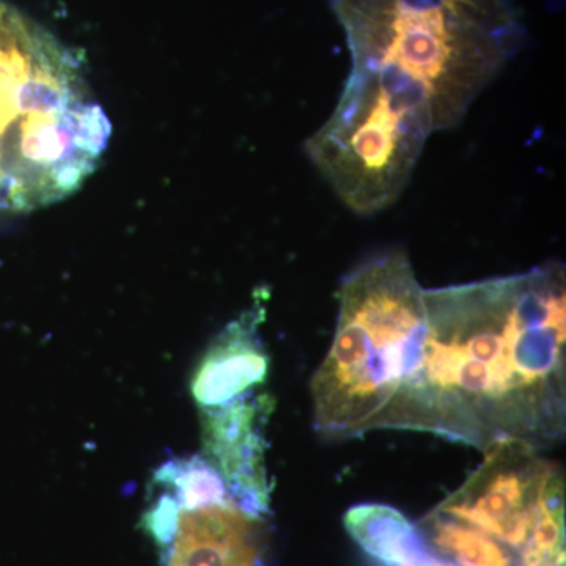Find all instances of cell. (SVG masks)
<instances>
[{"label":"cell","mask_w":566,"mask_h":566,"mask_svg":"<svg viewBox=\"0 0 566 566\" xmlns=\"http://www.w3.org/2000/svg\"><path fill=\"white\" fill-rule=\"evenodd\" d=\"M419 363L379 430L422 431L486 452L545 450L566 431V277L560 263L424 290Z\"/></svg>","instance_id":"obj_1"},{"label":"cell","mask_w":566,"mask_h":566,"mask_svg":"<svg viewBox=\"0 0 566 566\" xmlns=\"http://www.w3.org/2000/svg\"><path fill=\"white\" fill-rule=\"evenodd\" d=\"M111 132L80 52L0 0V210H39L76 192Z\"/></svg>","instance_id":"obj_2"},{"label":"cell","mask_w":566,"mask_h":566,"mask_svg":"<svg viewBox=\"0 0 566 566\" xmlns=\"http://www.w3.org/2000/svg\"><path fill=\"white\" fill-rule=\"evenodd\" d=\"M455 493L403 521L379 566H565V476L521 442L488 449Z\"/></svg>","instance_id":"obj_3"},{"label":"cell","mask_w":566,"mask_h":566,"mask_svg":"<svg viewBox=\"0 0 566 566\" xmlns=\"http://www.w3.org/2000/svg\"><path fill=\"white\" fill-rule=\"evenodd\" d=\"M423 292L400 251L346 275L333 345L311 381L316 433L344 441L379 430L419 363L427 331Z\"/></svg>","instance_id":"obj_4"},{"label":"cell","mask_w":566,"mask_h":566,"mask_svg":"<svg viewBox=\"0 0 566 566\" xmlns=\"http://www.w3.org/2000/svg\"><path fill=\"white\" fill-rule=\"evenodd\" d=\"M353 57L436 65L523 39L512 0H333Z\"/></svg>","instance_id":"obj_5"},{"label":"cell","mask_w":566,"mask_h":566,"mask_svg":"<svg viewBox=\"0 0 566 566\" xmlns=\"http://www.w3.org/2000/svg\"><path fill=\"white\" fill-rule=\"evenodd\" d=\"M264 303L259 294L251 307L208 346L191 385L193 400L202 411L256 392L266 382L270 356L260 337L266 315Z\"/></svg>","instance_id":"obj_6"}]
</instances>
